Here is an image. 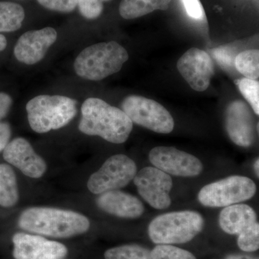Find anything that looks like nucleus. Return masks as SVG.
<instances>
[{
	"mask_svg": "<svg viewBox=\"0 0 259 259\" xmlns=\"http://www.w3.org/2000/svg\"><path fill=\"white\" fill-rule=\"evenodd\" d=\"M133 127L132 121L125 112L101 99L90 97L83 102L79 124L82 134L120 144L128 139Z\"/></svg>",
	"mask_w": 259,
	"mask_h": 259,
	"instance_id": "1",
	"label": "nucleus"
},
{
	"mask_svg": "<svg viewBox=\"0 0 259 259\" xmlns=\"http://www.w3.org/2000/svg\"><path fill=\"white\" fill-rule=\"evenodd\" d=\"M24 231L56 238H68L89 231L90 222L83 214L74 211L53 207H30L18 219Z\"/></svg>",
	"mask_w": 259,
	"mask_h": 259,
	"instance_id": "2",
	"label": "nucleus"
},
{
	"mask_svg": "<svg viewBox=\"0 0 259 259\" xmlns=\"http://www.w3.org/2000/svg\"><path fill=\"white\" fill-rule=\"evenodd\" d=\"M205 221L202 214L192 210L160 214L149 223L148 235L155 244H185L203 231Z\"/></svg>",
	"mask_w": 259,
	"mask_h": 259,
	"instance_id": "3",
	"label": "nucleus"
},
{
	"mask_svg": "<svg viewBox=\"0 0 259 259\" xmlns=\"http://www.w3.org/2000/svg\"><path fill=\"white\" fill-rule=\"evenodd\" d=\"M125 48L115 41L100 42L83 49L75 59L76 74L90 81H100L120 71L128 60Z\"/></svg>",
	"mask_w": 259,
	"mask_h": 259,
	"instance_id": "4",
	"label": "nucleus"
},
{
	"mask_svg": "<svg viewBox=\"0 0 259 259\" xmlns=\"http://www.w3.org/2000/svg\"><path fill=\"white\" fill-rule=\"evenodd\" d=\"M77 102L60 95H39L27 103L29 125L37 134L60 129L77 113Z\"/></svg>",
	"mask_w": 259,
	"mask_h": 259,
	"instance_id": "5",
	"label": "nucleus"
},
{
	"mask_svg": "<svg viewBox=\"0 0 259 259\" xmlns=\"http://www.w3.org/2000/svg\"><path fill=\"white\" fill-rule=\"evenodd\" d=\"M256 185L248 177L233 175L204 186L198 193L199 203L208 207H226L253 197Z\"/></svg>",
	"mask_w": 259,
	"mask_h": 259,
	"instance_id": "6",
	"label": "nucleus"
},
{
	"mask_svg": "<svg viewBox=\"0 0 259 259\" xmlns=\"http://www.w3.org/2000/svg\"><path fill=\"white\" fill-rule=\"evenodd\" d=\"M122 109L133 123L153 132L168 134L175 128V120L170 112L151 99L131 95L122 102Z\"/></svg>",
	"mask_w": 259,
	"mask_h": 259,
	"instance_id": "7",
	"label": "nucleus"
},
{
	"mask_svg": "<svg viewBox=\"0 0 259 259\" xmlns=\"http://www.w3.org/2000/svg\"><path fill=\"white\" fill-rule=\"evenodd\" d=\"M136 173L137 166L134 160L126 155H114L106 160L98 171L91 175L88 187L95 194L120 190L134 180Z\"/></svg>",
	"mask_w": 259,
	"mask_h": 259,
	"instance_id": "8",
	"label": "nucleus"
},
{
	"mask_svg": "<svg viewBox=\"0 0 259 259\" xmlns=\"http://www.w3.org/2000/svg\"><path fill=\"white\" fill-rule=\"evenodd\" d=\"M134 182L140 196L153 208L164 209L171 205L173 182L168 174L156 167H144L136 173Z\"/></svg>",
	"mask_w": 259,
	"mask_h": 259,
	"instance_id": "9",
	"label": "nucleus"
},
{
	"mask_svg": "<svg viewBox=\"0 0 259 259\" xmlns=\"http://www.w3.org/2000/svg\"><path fill=\"white\" fill-rule=\"evenodd\" d=\"M148 157L156 168L173 176L197 177L202 173L204 168L199 158L174 147L153 148Z\"/></svg>",
	"mask_w": 259,
	"mask_h": 259,
	"instance_id": "10",
	"label": "nucleus"
},
{
	"mask_svg": "<svg viewBox=\"0 0 259 259\" xmlns=\"http://www.w3.org/2000/svg\"><path fill=\"white\" fill-rule=\"evenodd\" d=\"M177 69L189 85L197 92L209 88L214 75V64L206 51L192 48L179 59Z\"/></svg>",
	"mask_w": 259,
	"mask_h": 259,
	"instance_id": "11",
	"label": "nucleus"
},
{
	"mask_svg": "<svg viewBox=\"0 0 259 259\" xmlns=\"http://www.w3.org/2000/svg\"><path fill=\"white\" fill-rule=\"evenodd\" d=\"M12 241L15 259H63L68 253L66 245L40 235L17 233Z\"/></svg>",
	"mask_w": 259,
	"mask_h": 259,
	"instance_id": "12",
	"label": "nucleus"
},
{
	"mask_svg": "<svg viewBox=\"0 0 259 259\" xmlns=\"http://www.w3.org/2000/svg\"><path fill=\"white\" fill-rule=\"evenodd\" d=\"M3 158L30 178H40L47 171V165L44 158L35 153L30 143L23 138H16L8 143L3 150Z\"/></svg>",
	"mask_w": 259,
	"mask_h": 259,
	"instance_id": "13",
	"label": "nucleus"
},
{
	"mask_svg": "<svg viewBox=\"0 0 259 259\" xmlns=\"http://www.w3.org/2000/svg\"><path fill=\"white\" fill-rule=\"evenodd\" d=\"M57 36L55 29L51 27L25 32L19 37L15 45V58L23 64H37L44 59Z\"/></svg>",
	"mask_w": 259,
	"mask_h": 259,
	"instance_id": "14",
	"label": "nucleus"
},
{
	"mask_svg": "<svg viewBox=\"0 0 259 259\" xmlns=\"http://www.w3.org/2000/svg\"><path fill=\"white\" fill-rule=\"evenodd\" d=\"M226 128L228 136L237 146L249 147L254 142V119L246 104L236 100L226 110Z\"/></svg>",
	"mask_w": 259,
	"mask_h": 259,
	"instance_id": "15",
	"label": "nucleus"
},
{
	"mask_svg": "<svg viewBox=\"0 0 259 259\" xmlns=\"http://www.w3.org/2000/svg\"><path fill=\"white\" fill-rule=\"evenodd\" d=\"M96 204L104 212L126 219L139 218L145 210L144 204L138 197L118 190L100 194Z\"/></svg>",
	"mask_w": 259,
	"mask_h": 259,
	"instance_id": "16",
	"label": "nucleus"
},
{
	"mask_svg": "<svg viewBox=\"0 0 259 259\" xmlns=\"http://www.w3.org/2000/svg\"><path fill=\"white\" fill-rule=\"evenodd\" d=\"M254 209L246 204H235L224 207L219 215V225L227 234L238 236L257 222Z\"/></svg>",
	"mask_w": 259,
	"mask_h": 259,
	"instance_id": "17",
	"label": "nucleus"
},
{
	"mask_svg": "<svg viewBox=\"0 0 259 259\" xmlns=\"http://www.w3.org/2000/svg\"><path fill=\"white\" fill-rule=\"evenodd\" d=\"M172 0H122L119 13L122 18L132 20L141 18L155 10H166Z\"/></svg>",
	"mask_w": 259,
	"mask_h": 259,
	"instance_id": "18",
	"label": "nucleus"
},
{
	"mask_svg": "<svg viewBox=\"0 0 259 259\" xmlns=\"http://www.w3.org/2000/svg\"><path fill=\"white\" fill-rule=\"evenodd\" d=\"M16 175L9 165L0 163V206L11 207L18 202Z\"/></svg>",
	"mask_w": 259,
	"mask_h": 259,
	"instance_id": "19",
	"label": "nucleus"
},
{
	"mask_svg": "<svg viewBox=\"0 0 259 259\" xmlns=\"http://www.w3.org/2000/svg\"><path fill=\"white\" fill-rule=\"evenodd\" d=\"M25 10L21 5L0 2V32H14L21 28Z\"/></svg>",
	"mask_w": 259,
	"mask_h": 259,
	"instance_id": "20",
	"label": "nucleus"
},
{
	"mask_svg": "<svg viewBox=\"0 0 259 259\" xmlns=\"http://www.w3.org/2000/svg\"><path fill=\"white\" fill-rule=\"evenodd\" d=\"M104 256L105 259H152L151 250L136 243L109 248L105 252Z\"/></svg>",
	"mask_w": 259,
	"mask_h": 259,
	"instance_id": "21",
	"label": "nucleus"
},
{
	"mask_svg": "<svg viewBox=\"0 0 259 259\" xmlns=\"http://www.w3.org/2000/svg\"><path fill=\"white\" fill-rule=\"evenodd\" d=\"M236 69L247 79L257 80L259 77V51L247 50L240 53L235 59Z\"/></svg>",
	"mask_w": 259,
	"mask_h": 259,
	"instance_id": "22",
	"label": "nucleus"
},
{
	"mask_svg": "<svg viewBox=\"0 0 259 259\" xmlns=\"http://www.w3.org/2000/svg\"><path fill=\"white\" fill-rule=\"evenodd\" d=\"M152 259H197L190 250L175 245L158 244L151 250Z\"/></svg>",
	"mask_w": 259,
	"mask_h": 259,
	"instance_id": "23",
	"label": "nucleus"
},
{
	"mask_svg": "<svg viewBox=\"0 0 259 259\" xmlns=\"http://www.w3.org/2000/svg\"><path fill=\"white\" fill-rule=\"evenodd\" d=\"M237 245L245 253H253L259 249V224L255 222L237 236Z\"/></svg>",
	"mask_w": 259,
	"mask_h": 259,
	"instance_id": "24",
	"label": "nucleus"
},
{
	"mask_svg": "<svg viewBox=\"0 0 259 259\" xmlns=\"http://www.w3.org/2000/svg\"><path fill=\"white\" fill-rule=\"evenodd\" d=\"M240 91L250 104L255 115L259 114V82L256 80L243 78L236 81Z\"/></svg>",
	"mask_w": 259,
	"mask_h": 259,
	"instance_id": "25",
	"label": "nucleus"
},
{
	"mask_svg": "<svg viewBox=\"0 0 259 259\" xmlns=\"http://www.w3.org/2000/svg\"><path fill=\"white\" fill-rule=\"evenodd\" d=\"M110 0H78L77 6L81 15L88 20H95L101 15L103 11L104 2Z\"/></svg>",
	"mask_w": 259,
	"mask_h": 259,
	"instance_id": "26",
	"label": "nucleus"
},
{
	"mask_svg": "<svg viewBox=\"0 0 259 259\" xmlns=\"http://www.w3.org/2000/svg\"><path fill=\"white\" fill-rule=\"evenodd\" d=\"M44 8L52 11L69 13L77 7L78 0H37Z\"/></svg>",
	"mask_w": 259,
	"mask_h": 259,
	"instance_id": "27",
	"label": "nucleus"
},
{
	"mask_svg": "<svg viewBox=\"0 0 259 259\" xmlns=\"http://www.w3.org/2000/svg\"><path fill=\"white\" fill-rule=\"evenodd\" d=\"M212 54L214 59L226 67L235 66V59H236V51L232 48L220 47L212 50Z\"/></svg>",
	"mask_w": 259,
	"mask_h": 259,
	"instance_id": "28",
	"label": "nucleus"
},
{
	"mask_svg": "<svg viewBox=\"0 0 259 259\" xmlns=\"http://www.w3.org/2000/svg\"><path fill=\"white\" fill-rule=\"evenodd\" d=\"M187 15L194 20H203L204 11L199 0H182Z\"/></svg>",
	"mask_w": 259,
	"mask_h": 259,
	"instance_id": "29",
	"label": "nucleus"
},
{
	"mask_svg": "<svg viewBox=\"0 0 259 259\" xmlns=\"http://www.w3.org/2000/svg\"><path fill=\"white\" fill-rule=\"evenodd\" d=\"M11 127L8 122H0V152L5 149L10 142L11 137Z\"/></svg>",
	"mask_w": 259,
	"mask_h": 259,
	"instance_id": "30",
	"label": "nucleus"
},
{
	"mask_svg": "<svg viewBox=\"0 0 259 259\" xmlns=\"http://www.w3.org/2000/svg\"><path fill=\"white\" fill-rule=\"evenodd\" d=\"M13 105V100L8 94L0 93V120L8 115Z\"/></svg>",
	"mask_w": 259,
	"mask_h": 259,
	"instance_id": "31",
	"label": "nucleus"
},
{
	"mask_svg": "<svg viewBox=\"0 0 259 259\" xmlns=\"http://www.w3.org/2000/svg\"><path fill=\"white\" fill-rule=\"evenodd\" d=\"M223 259H258V256L247 254V253H230Z\"/></svg>",
	"mask_w": 259,
	"mask_h": 259,
	"instance_id": "32",
	"label": "nucleus"
},
{
	"mask_svg": "<svg viewBox=\"0 0 259 259\" xmlns=\"http://www.w3.org/2000/svg\"><path fill=\"white\" fill-rule=\"evenodd\" d=\"M8 45V41L4 35L0 34V52L5 50Z\"/></svg>",
	"mask_w": 259,
	"mask_h": 259,
	"instance_id": "33",
	"label": "nucleus"
},
{
	"mask_svg": "<svg viewBox=\"0 0 259 259\" xmlns=\"http://www.w3.org/2000/svg\"><path fill=\"white\" fill-rule=\"evenodd\" d=\"M254 171L255 175H256L257 177H259V160L258 158H256L254 162Z\"/></svg>",
	"mask_w": 259,
	"mask_h": 259,
	"instance_id": "34",
	"label": "nucleus"
}]
</instances>
